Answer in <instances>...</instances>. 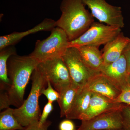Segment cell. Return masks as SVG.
Segmentation results:
<instances>
[{
	"label": "cell",
	"instance_id": "1",
	"mask_svg": "<svg viewBox=\"0 0 130 130\" xmlns=\"http://www.w3.org/2000/svg\"><path fill=\"white\" fill-rule=\"evenodd\" d=\"M39 62L29 55H12L7 62L8 74L11 85L5 91L10 106L19 107L24 102L26 86Z\"/></svg>",
	"mask_w": 130,
	"mask_h": 130
},
{
	"label": "cell",
	"instance_id": "2",
	"mask_svg": "<svg viewBox=\"0 0 130 130\" xmlns=\"http://www.w3.org/2000/svg\"><path fill=\"white\" fill-rule=\"evenodd\" d=\"M85 6L82 0H63L61 3V15L56 21V27L65 31L70 41L79 37L94 22Z\"/></svg>",
	"mask_w": 130,
	"mask_h": 130
},
{
	"label": "cell",
	"instance_id": "3",
	"mask_svg": "<svg viewBox=\"0 0 130 130\" xmlns=\"http://www.w3.org/2000/svg\"><path fill=\"white\" fill-rule=\"evenodd\" d=\"M32 86L30 93L19 107L13 109V113L23 127L38 122L41 116L38 100L41 90L45 88L47 80L38 66L32 74Z\"/></svg>",
	"mask_w": 130,
	"mask_h": 130
},
{
	"label": "cell",
	"instance_id": "4",
	"mask_svg": "<svg viewBox=\"0 0 130 130\" xmlns=\"http://www.w3.org/2000/svg\"><path fill=\"white\" fill-rule=\"evenodd\" d=\"M69 42L65 31L56 27L46 38L37 41L34 50L29 55L39 63L61 58L68 48Z\"/></svg>",
	"mask_w": 130,
	"mask_h": 130
},
{
	"label": "cell",
	"instance_id": "5",
	"mask_svg": "<svg viewBox=\"0 0 130 130\" xmlns=\"http://www.w3.org/2000/svg\"><path fill=\"white\" fill-rule=\"evenodd\" d=\"M121 30V29L118 27L94 22L79 37L69 42L68 47L84 46L99 47L105 45L116 37Z\"/></svg>",
	"mask_w": 130,
	"mask_h": 130
},
{
	"label": "cell",
	"instance_id": "6",
	"mask_svg": "<svg viewBox=\"0 0 130 130\" xmlns=\"http://www.w3.org/2000/svg\"><path fill=\"white\" fill-rule=\"evenodd\" d=\"M90 9L94 18L100 23L122 29L124 26V18L120 7L110 5L106 0H82Z\"/></svg>",
	"mask_w": 130,
	"mask_h": 130
},
{
	"label": "cell",
	"instance_id": "7",
	"mask_svg": "<svg viewBox=\"0 0 130 130\" xmlns=\"http://www.w3.org/2000/svg\"><path fill=\"white\" fill-rule=\"evenodd\" d=\"M62 58L69 71L73 83L80 88L85 86L91 77L98 73L87 67L77 48H68Z\"/></svg>",
	"mask_w": 130,
	"mask_h": 130
},
{
	"label": "cell",
	"instance_id": "8",
	"mask_svg": "<svg viewBox=\"0 0 130 130\" xmlns=\"http://www.w3.org/2000/svg\"><path fill=\"white\" fill-rule=\"evenodd\" d=\"M47 80L58 93L72 83L70 73L62 57L40 63L38 65Z\"/></svg>",
	"mask_w": 130,
	"mask_h": 130
},
{
	"label": "cell",
	"instance_id": "9",
	"mask_svg": "<svg viewBox=\"0 0 130 130\" xmlns=\"http://www.w3.org/2000/svg\"><path fill=\"white\" fill-rule=\"evenodd\" d=\"M121 108L101 114L88 120H82L81 125L76 130H125Z\"/></svg>",
	"mask_w": 130,
	"mask_h": 130
},
{
	"label": "cell",
	"instance_id": "10",
	"mask_svg": "<svg viewBox=\"0 0 130 130\" xmlns=\"http://www.w3.org/2000/svg\"><path fill=\"white\" fill-rule=\"evenodd\" d=\"M85 86L92 93L115 100L121 92L119 86L101 72L91 77Z\"/></svg>",
	"mask_w": 130,
	"mask_h": 130
},
{
	"label": "cell",
	"instance_id": "11",
	"mask_svg": "<svg viewBox=\"0 0 130 130\" xmlns=\"http://www.w3.org/2000/svg\"><path fill=\"white\" fill-rule=\"evenodd\" d=\"M124 105L116 102L115 100L92 93L88 108L80 120H88L101 114L121 109Z\"/></svg>",
	"mask_w": 130,
	"mask_h": 130
},
{
	"label": "cell",
	"instance_id": "12",
	"mask_svg": "<svg viewBox=\"0 0 130 130\" xmlns=\"http://www.w3.org/2000/svg\"><path fill=\"white\" fill-rule=\"evenodd\" d=\"M100 72L111 79L121 88L128 83V66L124 54L112 63L103 65Z\"/></svg>",
	"mask_w": 130,
	"mask_h": 130
},
{
	"label": "cell",
	"instance_id": "13",
	"mask_svg": "<svg viewBox=\"0 0 130 130\" xmlns=\"http://www.w3.org/2000/svg\"><path fill=\"white\" fill-rule=\"evenodd\" d=\"M56 27V21L51 19H44L34 28L24 32H14L0 37V50L13 46L26 36L40 31H50Z\"/></svg>",
	"mask_w": 130,
	"mask_h": 130
},
{
	"label": "cell",
	"instance_id": "14",
	"mask_svg": "<svg viewBox=\"0 0 130 130\" xmlns=\"http://www.w3.org/2000/svg\"><path fill=\"white\" fill-rule=\"evenodd\" d=\"M130 42V38L121 32L113 40L105 44L102 53L103 64H109L119 59Z\"/></svg>",
	"mask_w": 130,
	"mask_h": 130
},
{
	"label": "cell",
	"instance_id": "15",
	"mask_svg": "<svg viewBox=\"0 0 130 130\" xmlns=\"http://www.w3.org/2000/svg\"><path fill=\"white\" fill-rule=\"evenodd\" d=\"M92 92L85 86L79 90L70 111L65 116L69 119H81L88 108Z\"/></svg>",
	"mask_w": 130,
	"mask_h": 130
},
{
	"label": "cell",
	"instance_id": "16",
	"mask_svg": "<svg viewBox=\"0 0 130 130\" xmlns=\"http://www.w3.org/2000/svg\"><path fill=\"white\" fill-rule=\"evenodd\" d=\"M82 59L91 70L96 73L100 72L103 64L102 54L99 47L84 46L78 47Z\"/></svg>",
	"mask_w": 130,
	"mask_h": 130
},
{
	"label": "cell",
	"instance_id": "17",
	"mask_svg": "<svg viewBox=\"0 0 130 130\" xmlns=\"http://www.w3.org/2000/svg\"><path fill=\"white\" fill-rule=\"evenodd\" d=\"M16 54H17L16 50L14 45L6 47L0 50L1 91H6L11 85V82L8 74V60L11 56Z\"/></svg>",
	"mask_w": 130,
	"mask_h": 130
},
{
	"label": "cell",
	"instance_id": "18",
	"mask_svg": "<svg viewBox=\"0 0 130 130\" xmlns=\"http://www.w3.org/2000/svg\"><path fill=\"white\" fill-rule=\"evenodd\" d=\"M82 88L72 83L59 93L58 101L60 109V117L66 116L72 106L77 94Z\"/></svg>",
	"mask_w": 130,
	"mask_h": 130
},
{
	"label": "cell",
	"instance_id": "19",
	"mask_svg": "<svg viewBox=\"0 0 130 130\" xmlns=\"http://www.w3.org/2000/svg\"><path fill=\"white\" fill-rule=\"evenodd\" d=\"M12 108H8L0 114V130H23L14 116Z\"/></svg>",
	"mask_w": 130,
	"mask_h": 130
},
{
	"label": "cell",
	"instance_id": "20",
	"mask_svg": "<svg viewBox=\"0 0 130 130\" xmlns=\"http://www.w3.org/2000/svg\"><path fill=\"white\" fill-rule=\"evenodd\" d=\"M42 94L47 98L48 102L52 103L55 101H58L60 97L59 93L53 88L52 85L48 80H47V88H44L41 90V95Z\"/></svg>",
	"mask_w": 130,
	"mask_h": 130
},
{
	"label": "cell",
	"instance_id": "21",
	"mask_svg": "<svg viewBox=\"0 0 130 130\" xmlns=\"http://www.w3.org/2000/svg\"><path fill=\"white\" fill-rule=\"evenodd\" d=\"M115 101L130 106V85L128 83L121 88V93Z\"/></svg>",
	"mask_w": 130,
	"mask_h": 130
},
{
	"label": "cell",
	"instance_id": "22",
	"mask_svg": "<svg viewBox=\"0 0 130 130\" xmlns=\"http://www.w3.org/2000/svg\"><path fill=\"white\" fill-rule=\"evenodd\" d=\"M121 113L125 130H130V107L124 105L121 109Z\"/></svg>",
	"mask_w": 130,
	"mask_h": 130
},
{
	"label": "cell",
	"instance_id": "23",
	"mask_svg": "<svg viewBox=\"0 0 130 130\" xmlns=\"http://www.w3.org/2000/svg\"><path fill=\"white\" fill-rule=\"evenodd\" d=\"M53 103L48 102L44 106L42 113L40 116L39 120V123L40 125H42L47 121V118L53 109Z\"/></svg>",
	"mask_w": 130,
	"mask_h": 130
},
{
	"label": "cell",
	"instance_id": "24",
	"mask_svg": "<svg viewBox=\"0 0 130 130\" xmlns=\"http://www.w3.org/2000/svg\"><path fill=\"white\" fill-rule=\"evenodd\" d=\"M51 123V121L47 120L42 124L40 125L38 121L25 127L23 130H48Z\"/></svg>",
	"mask_w": 130,
	"mask_h": 130
},
{
	"label": "cell",
	"instance_id": "25",
	"mask_svg": "<svg viewBox=\"0 0 130 130\" xmlns=\"http://www.w3.org/2000/svg\"><path fill=\"white\" fill-rule=\"evenodd\" d=\"M9 101L5 91H1L0 94V109H6L9 107Z\"/></svg>",
	"mask_w": 130,
	"mask_h": 130
},
{
	"label": "cell",
	"instance_id": "26",
	"mask_svg": "<svg viewBox=\"0 0 130 130\" xmlns=\"http://www.w3.org/2000/svg\"><path fill=\"white\" fill-rule=\"evenodd\" d=\"M59 130H76L74 123L69 119L61 121L59 125Z\"/></svg>",
	"mask_w": 130,
	"mask_h": 130
},
{
	"label": "cell",
	"instance_id": "27",
	"mask_svg": "<svg viewBox=\"0 0 130 130\" xmlns=\"http://www.w3.org/2000/svg\"><path fill=\"white\" fill-rule=\"evenodd\" d=\"M123 54L127 61L128 71L129 73L130 72V42L126 47L123 51Z\"/></svg>",
	"mask_w": 130,
	"mask_h": 130
},
{
	"label": "cell",
	"instance_id": "28",
	"mask_svg": "<svg viewBox=\"0 0 130 130\" xmlns=\"http://www.w3.org/2000/svg\"><path fill=\"white\" fill-rule=\"evenodd\" d=\"M128 82L130 85V72L128 73Z\"/></svg>",
	"mask_w": 130,
	"mask_h": 130
},
{
	"label": "cell",
	"instance_id": "29",
	"mask_svg": "<svg viewBox=\"0 0 130 130\" xmlns=\"http://www.w3.org/2000/svg\"><path fill=\"white\" fill-rule=\"evenodd\" d=\"M129 106V107H130V106Z\"/></svg>",
	"mask_w": 130,
	"mask_h": 130
},
{
	"label": "cell",
	"instance_id": "30",
	"mask_svg": "<svg viewBox=\"0 0 130 130\" xmlns=\"http://www.w3.org/2000/svg\"></svg>",
	"mask_w": 130,
	"mask_h": 130
}]
</instances>
